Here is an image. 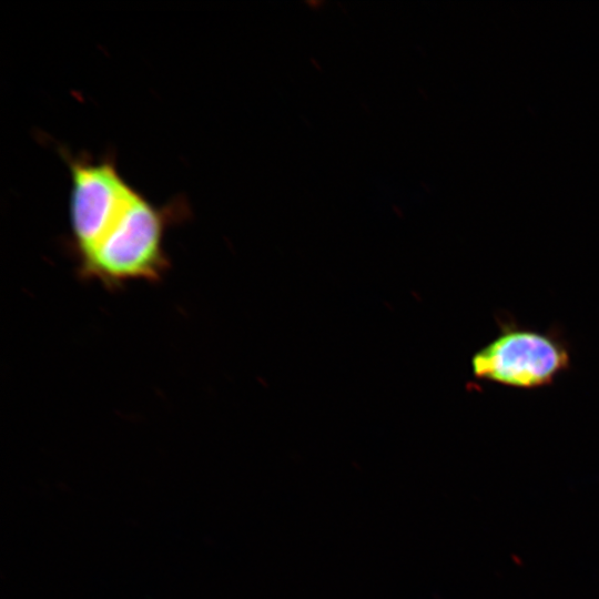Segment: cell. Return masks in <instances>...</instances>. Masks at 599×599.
Listing matches in <instances>:
<instances>
[{
  "mask_svg": "<svg viewBox=\"0 0 599 599\" xmlns=\"http://www.w3.org/2000/svg\"><path fill=\"white\" fill-rule=\"evenodd\" d=\"M189 213L182 197L159 206L138 191L103 238L78 257L80 277L112 291L131 281L159 282L170 267L165 233Z\"/></svg>",
  "mask_w": 599,
  "mask_h": 599,
  "instance_id": "cell-1",
  "label": "cell"
},
{
  "mask_svg": "<svg viewBox=\"0 0 599 599\" xmlns=\"http://www.w3.org/2000/svg\"><path fill=\"white\" fill-rule=\"evenodd\" d=\"M62 154L71 175L70 246L78 258L103 238L138 190L121 175L113 155Z\"/></svg>",
  "mask_w": 599,
  "mask_h": 599,
  "instance_id": "cell-2",
  "label": "cell"
},
{
  "mask_svg": "<svg viewBox=\"0 0 599 599\" xmlns=\"http://www.w3.org/2000/svg\"><path fill=\"white\" fill-rule=\"evenodd\" d=\"M568 365L569 354L557 338L519 327L504 328L471 358L477 378L518 388L547 385Z\"/></svg>",
  "mask_w": 599,
  "mask_h": 599,
  "instance_id": "cell-3",
  "label": "cell"
}]
</instances>
